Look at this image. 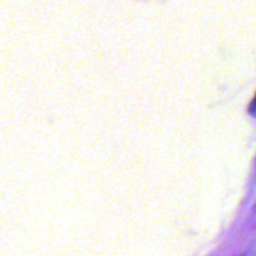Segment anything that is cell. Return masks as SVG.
Masks as SVG:
<instances>
[{"label":"cell","instance_id":"cell-1","mask_svg":"<svg viewBox=\"0 0 256 256\" xmlns=\"http://www.w3.org/2000/svg\"><path fill=\"white\" fill-rule=\"evenodd\" d=\"M242 256H256V240L248 248Z\"/></svg>","mask_w":256,"mask_h":256},{"label":"cell","instance_id":"cell-2","mask_svg":"<svg viewBox=\"0 0 256 256\" xmlns=\"http://www.w3.org/2000/svg\"><path fill=\"white\" fill-rule=\"evenodd\" d=\"M249 112L252 115V116L256 118V94L252 99V102H250V106H249Z\"/></svg>","mask_w":256,"mask_h":256}]
</instances>
